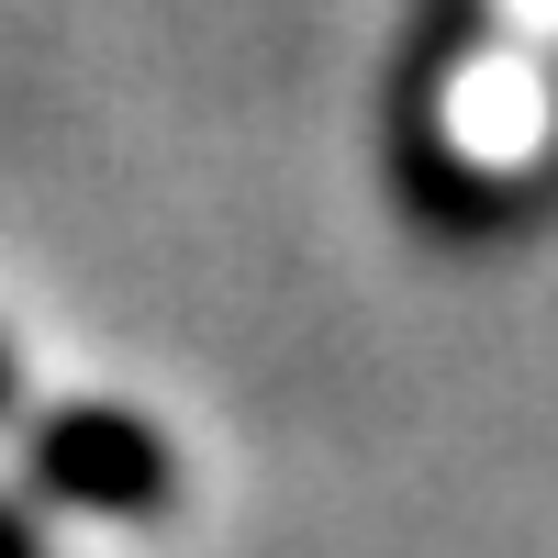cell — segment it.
<instances>
[{
    "label": "cell",
    "instance_id": "6da1fadb",
    "mask_svg": "<svg viewBox=\"0 0 558 558\" xmlns=\"http://www.w3.org/2000/svg\"><path fill=\"white\" fill-rule=\"evenodd\" d=\"M23 481L34 502H68V514H101V525L179 514V447L123 402H57L23 436Z\"/></svg>",
    "mask_w": 558,
    "mask_h": 558
},
{
    "label": "cell",
    "instance_id": "3957f363",
    "mask_svg": "<svg viewBox=\"0 0 558 558\" xmlns=\"http://www.w3.org/2000/svg\"><path fill=\"white\" fill-rule=\"evenodd\" d=\"M0 413H12V347H0Z\"/></svg>",
    "mask_w": 558,
    "mask_h": 558
},
{
    "label": "cell",
    "instance_id": "7a4b0ae2",
    "mask_svg": "<svg viewBox=\"0 0 558 558\" xmlns=\"http://www.w3.org/2000/svg\"><path fill=\"white\" fill-rule=\"evenodd\" d=\"M0 558H57V547H45V525L23 514V502H0Z\"/></svg>",
    "mask_w": 558,
    "mask_h": 558
}]
</instances>
